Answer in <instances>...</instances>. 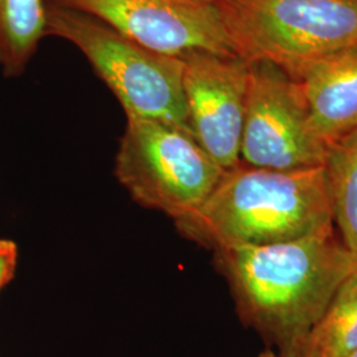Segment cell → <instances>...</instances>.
I'll return each mask as SVG.
<instances>
[{"label":"cell","instance_id":"cell-1","mask_svg":"<svg viewBox=\"0 0 357 357\" xmlns=\"http://www.w3.org/2000/svg\"><path fill=\"white\" fill-rule=\"evenodd\" d=\"M216 253L241 319L282 357H301L332 298L357 271V259L335 227L284 243Z\"/></svg>","mask_w":357,"mask_h":357},{"label":"cell","instance_id":"cell-13","mask_svg":"<svg viewBox=\"0 0 357 357\" xmlns=\"http://www.w3.org/2000/svg\"><path fill=\"white\" fill-rule=\"evenodd\" d=\"M17 245L6 238H0V291L13 281L17 268Z\"/></svg>","mask_w":357,"mask_h":357},{"label":"cell","instance_id":"cell-14","mask_svg":"<svg viewBox=\"0 0 357 357\" xmlns=\"http://www.w3.org/2000/svg\"><path fill=\"white\" fill-rule=\"evenodd\" d=\"M258 357H282L278 352H274L273 349H265L264 352L259 354Z\"/></svg>","mask_w":357,"mask_h":357},{"label":"cell","instance_id":"cell-10","mask_svg":"<svg viewBox=\"0 0 357 357\" xmlns=\"http://www.w3.org/2000/svg\"><path fill=\"white\" fill-rule=\"evenodd\" d=\"M45 0H0V68L4 77L26 72L47 38Z\"/></svg>","mask_w":357,"mask_h":357},{"label":"cell","instance_id":"cell-15","mask_svg":"<svg viewBox=\"0 0 357 357\" xmlns=\"http://www.w3.org/2000/svg\"><path fill=\"white\" fill-rule=\"evenodd\" d=\"M349 357H357V349L356 351H355V352H354V354H352V355H351V356Z\"/></svg>","mask_w":357,"mask_h":357},{"label":"cell","instance_id":"cell-3","mask_svg":"<svg viewBox=\"0 0 357 357\" xmlns=\"http://www.w3.org/2000/svg\"><path fill=\"white\" fill-rule=\"evenodd\" d=\"M230 50L289 76L357 47V0H216Z\"/></svg>","mask_w":357,"mask_h":357},{"label":"cell","instance_id":"cell-11","mask_svg":"<svg viewBox=\"0 0 357 357\" xmlns=\"http://www.w3.org/2000/svg\"><path fill=\"white\" fill-rule=\"evenodd\" d=\"M323 168L333 225L357 259V130L332 144Z\"/></svg>","mask_w":357,"mask_h":357},{"label":"cell","instance_id":"cell-7","mask_svg":"<svg viewBox=\"0 0 357 357\" xmlns=\"http://www.w3.org/2000/svg\"><path fill=\"white\" fill-rule=\"evenodd\" d=\"M90 15L153 51L234 56L213 3L206 0H45Z\"/></svg>","mask_w":357,"mask_h":357},{"label":"cell","instance_id":"cell-16","mask_svg":"<svg viewBox=\"0 0 357 357\" xmlns=\"http://www.w3.org/2000/svg\"><path fill=\"white\" fill-rule=\"evenodd\" d=\"M206 1H209V3H215L216 0H206Z\"/></svg>","mask_w":357,"mask_h":357},{"label":"cell","instance_id":"cell-8","mask_svg":"<svg viewBox=\"0 0 357 357\" xmlns=\"http://www.w3.org/2000/svg\"><path fill=\"white\" fill-rule=\"evenodd\" d=\"M188 128L218 166L241 163L249 64L237 56L192 52L181 56Z\"/></svg>","mask_w":357,"mask_h":357},{"label":"cell","instance_id":"cell-5","mask_svg":"<svg viewBox=\"0 0 357 357\" xmlns=\"http://www.w3.org/2000/svg\"><path fill=\"white\" fill-rule=\"evenodd\" d=\"M115 156V176L131 197L174 220L197 209L227 172L190 132L128 115Z\"/></svg>","mask_w":357,"mask_h":357},{"label":"cell","instance_id":"cell-6","mask_svg":"<svg viewBox=\"0 0 357 357\" xmlns=\"http://www.w3.org/2000/svg\"><path fill=\"white\" fill-rule=\"evenodd\" d=\"M327 153L298 81L274 64H249L241 163L294 171L324 166Z\"/></svg>","mask_w":357,"mask_h":357},{"label":"cell","instance_id":"cell-9","mask_svg":"<svg viewBox=\"0 0 357 357\" xmlns=\"http://www.w3.org/2000/svg\"><path fill=\"white\" fill-rule=\"evenodd\" d=\"M321 141L333 143L357 130V47L323 57L295 77Z\"/></svg>","mask_w":357,"mask_h":357},{"label":"cell","instance_id":"cell-4","mask_svg":"<svg viewBox=\"0 0 357 357\" xmlns=\"http://www.w3.org/2000/svg\"><path fill=\"white\" fill-rule=\"evenodd\" d=\"M45 4L47 36L64 38L84 53L126 116L160 121L190 132L183 57L150 50L86 13Z\"/></svg>","mask_w":357,"mask_h":357},{"label":"cell","instance_id":"cell-12","mask_svg":"<svg viewBox=\"0 0 357 357\" xmlns=\"http://www.w3.org/2000/svg\"><path fill=\"white\" fill-rule=\"evenodd\" d=\"M357 349V271L310 332L301 357H349Z\"/></svg>","mask_w":357,"mask_h":357},{"label":"cell","instance_id":"cell-2","mask_svg":"<svg viewBox=\"0 0 357 357\" xmlns=\"http://www.w3.org/2000/svg\"><path fill=\"white\" fill-rule=\"evenodd\" d=\"M178 231L218 250L306 237L333 225L324 168L278 171L240 163L187 216Z\"/></svg>","mask_w":357,"mask_h":357}]
</instances>
